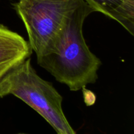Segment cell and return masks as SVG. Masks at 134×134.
<instances>
[{
	"label": "cell",
	"mask_w": 134,
	"mask_h": 134,
	"mask_svg": "<svg viewBox=\"0 0 134 134\" xmlns=\"http://www.w3.org/2000/svg\"><path fill=\"white\" fill-rule=\"evenodd\" d=\"M82 0H18L14 8L37 60L47 54L65 19Z\"/></svg>",
	"instance_id": "3957f363"
},
{
	"label": "cell",
	"mask_w": 134,
	"mask_h": 134,
	"mask_svg": "<svg viewBox=\"0 0 134 134\" xmlns=\"http://www.w3.org/2000/svg\"><path fill=\"white\" fill-rule=\"evenodd\" d=\"M17 134H28V133H17Z\"/></svg>",
	"instance_id": "8992f818"
},
{
	"label": "cell",
	"mask_w": 134,
	"mask_h": 134,
	"mask_svg": "<svg viewBox=\"0 0 134 134\" xmlns=\"http://www.w3.org/2000/svg\"><path fill=\"white\" fill-rule=\"evenodd\" d=\"M13 95L44 118L57 134H77L62 109V96L52 84L39 76L30 58L0 79V98Z\"/></svg>",
	"instance_id": "7a4b0ae2"
},
{
	"label": "cell",
	"mask_w": 134,
	"mask_h": 134,
	"mask_svg": "<svg viewBox=\"0 0 134 134\" xmlns=\"http://www.w3.org/2000/svg\"><path fill=\"white\" fill-rule=\"evenodd\" d=\"M94 12L82 0L67 17L47 54L37 60L38 65L71 91L85 88L98 79L102 62L86 44L82 30L85 19Z\"/></svg>",
	"instance_id": "6da1fadb"
},
{
	"label": "cell",
	"mask_w": 134,
	"mask_h": 134,
	"mask_svg": "<svg viewBox=\"0 0 134 134\" xmlns=\"http://www.w3.org/2000/svg\"><path fill=\"white\" fill-rule=\"evenodd\" d=\"M95 12L117 21L131 35L134 31V0H84Z\"/></svg>",
	"instance_id": "5b68a950"
},
{
	"label": "cell",
	"mask_w": 134,
	"mask_h": 134,
	"mask_svg": "<svg viewBox=\"0 0 134 134\" xmlns=\"http://www.w3.org/2000/svg\"><path fill=\"white\" fill-rule=\"evenodd\" d=\"M32 51L28 41L0 24V79L10 69L30 58Z\"/></svg>",
	"instance_id": "277c9868"
}]
</instances>
